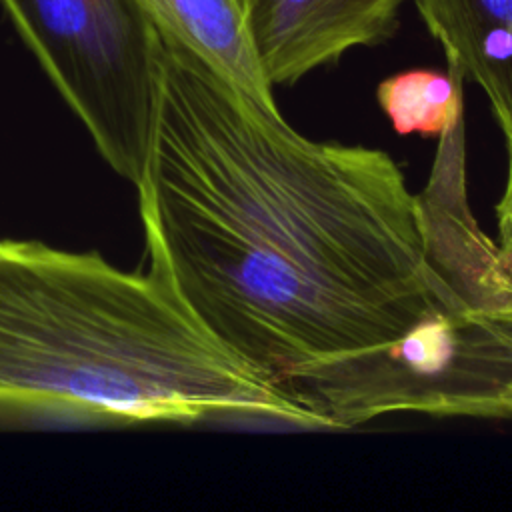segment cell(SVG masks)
<instances>
[{
    "label": "cell",
    "instance_id": "obj_10",
    "mask_svg": "<svg viewBox=\"0 0 512 512\" xmlns=\"http://www.w3.org/2000/svg\"><path fill=\"white\" fill-rule=\"evenodd\" d=\"M496 246H498L500 258H502L506 270L512 276V238H496Z\"/></svg>",
    "mask_w": 512,
    "mask_h": 512
},
{
    "label": "cell",
    "instance_id": "obj_1",
    "mask_svg": "<svg viewBox=\"0 0 512 512\" xmlns=\"http://www.w3.org/2000/svg\"><path fill=\"white\" fill-rule=\"evenodd\" d=\"M134 186L150 272L276 390L496 294L466 180L432 170L414 194L388 152L302 136L162 32Z\"/></svg>",
    "mask_w": 512,
    "mask_h": 512
},
{
    "label": "cell",
    "instance_id": "obj_5",
    "mask_svg": "<svg viewBox=\"0 0 512 512\" xmlns=\"http://www.w3.org/2000/svg\"><path fill=\"white\" fill-rule=\"evenodd\" d=\"M410 0H244L258 64L270 86H290L358 46L388 42Z\"/></svg>",
    "mask_w": 512,
    "mask_h": 512
},
{
    "label": "cell",
    "instance_id": "obj_7",
    "mask_svg": "<svg viewBox=\"0 0 512 512\" xmlns=\"http://www.w3.org/2000/svg\"><path fill=\"white\" fill-rule=\"evenodd\" d=\"M154 28L216 68L258 106L280 112L246 24L244 0H136Z\"/></svg>",
    "mask_w": 512,
    "mask_h": 512
},
{
    "label": "cell",
    "instance_id": "obj_9",
    "mask_svg": "<svg viewBox=\"0 0 512 512\" xmlns=\"http://www.w3.org/2000/svg\"><path fill=\"white\" fill-rule=\"evenodd\" d=\"M506 144H508V174H506V186H504L502 198L494 208L496 224H498L496 238H512V140H506Z\"/></svg>",
    "mask_w": 512,
    "mask_h": 512
},
{
    "label": "cell",
    "instance_id": "obj_8",
    "mask_svg": "<svg viewBox=\"0 0 512 512\" xmlns=\"http://www.w3.org/2000/svg\"><path fill=\"white\" fill-rule=\"evenodd\" d=\"M462 86L450 68H412L384 78L376 100L398 134L440 138L462 124Z\"/></svg>",
    "mask_w": 512,
    "mask_h": 512
},
{
    "label": "cell",
    "instance_id": "obj_6",
    "mask_svg": "<svg viewBox=\"0 0 512 512\" xmlns=\"http://www.w3.org/2000/svg\"><path fill=\"white\" fill-rule=\"evenodd\" d=\"M448 68L476 84L512 140V0H412Z\"/></svg>",
    "mask_w": 512,
    "mask_h": 512
},
{
    "label": "cell",
    "instance_id": "obj_4",
    "mask_svg": "<svg viewBox=\"0 0 512 512\" xmlns=\"http://www.w3.org/2000/svg\"><path fill=\"white\" fill-rule=\"evenodd\" d=\"M102 158L138 180L156 98L158 32L136 0H0Z\"/></svg>",
    "mask_w": 512,
    "mask_h": 512
},
{
    "label": "cell",
    "instance_id": "obj_2",
    "mask_svg": "<svg viewBox=\"0 0 512 512\" xmlns=\"http://www.w3.org/2000/svg\"><path fill=\"white\" fill-rule=\"evenodd\" d=\"M322 424L204 332L154 272L0 238V418Z\"/></svg>",
    "mask_w": 512,
    "mask_h": 512
},
{
    "label": "cell",
    "instance_id": "obj_3",
    "mask_svg": "<svg viewBox=\"0 0 512 512\" xmlns=\"http://www.w3.org/2000/svg\"><path fill=\"white\" fill-rule=\"evenodd\" d=\"M280 392L324 430L400 412L512 418V300L436 310L390 344L294 372Z\"/></svg>",
    "mask_w": 512,
    "mask_h": 512
}]
</instances>
